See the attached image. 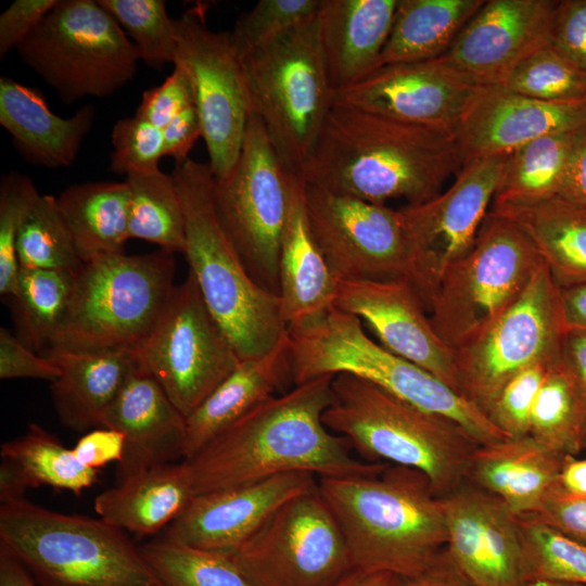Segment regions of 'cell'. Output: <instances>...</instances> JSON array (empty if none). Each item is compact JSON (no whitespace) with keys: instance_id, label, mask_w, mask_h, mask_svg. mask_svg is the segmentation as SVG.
<instances>
[{"instance_id":"obj_42","label":"cell","mask_w":586,"mask_h":586,"mask_svg":"<svg viewBox=\"0 0 586 586\" xmlns=\"http://www.w3.org/2000/svg\"><path fill=\"white\" fill-rule=\"evenodd\" d=\"M20 268L76 271L82 264L56 198L38 194L17 235Z\"/></svg>"},{"instance_id":"obj_17","label":"cell","mask_w":586,"mask_h":586,"mask_svg":"<svg viewBox=\"0 0 586 586\" xmlns=\"http://www.w3.org/2000/svg\"><path fill=\"white\" fill-rule=\"evenodd\" d=\"M304 201L314 238L339 281L410 282V247L399 209L306 182Z\"/></svg>"},{"instance_id":"obj_55","label":"cell","mask_w":586,"mask_h":586,"mask_svg":"<svg viewBox=\"0 0 586 586\" xmlns=\"http://www.w3.org/2000/svg\"><path fill=\"white\" fill-rule=\"evenodd\" d=\"M72 449L84 466L99 470L110 462L122 460L125 436L113 429L97 428L84 434Z\"/></svg>"},{"instance_id":"obj_7","label":"cell","mask_w":586,"mask_h":586,"mask_svg":"<svg viewBox=\"0 0 586 586\" xmlns=\"http://www.w3.org/2000/svg\"><path fill=\"white\" fill-rule=\"evenodd\" d=\"M288 337L293 385L324 374L349 373L456 422L480 444L508 437L459 392L370 339L354 315L334 307L316 320L289 328Z\"/></svg>"},{"instance_id":"obj_53","label":"cell","mask_w":586,"mask_h":586,"mask_svg":"<svg viewBox=\"0 0 586 586\" xmlns=\"http://www.w3.org/2000/svg\"><path fill=\"white\" fill-rule=\"evenodd\" d=\"M58 0H15L0 15V58L16 49Z\"/></svg>"},{"instance_id":"obj_27","label":"cell","mask_w":586,"mask_h":586,"mask_svg":"<svg viewBox=\"0 0 586 586\" xmlns=\"http://www.w3.org/2000/svg\"><path fill=\"white\" fill-rule=\"evenodd\" d=\"M565 458L531 436L507 437L479 445L466 482L497 497L517 517L535 514L556 491Z\"/></svg>"},{"instance_id":"obj_63","label":"cell","mask_w":586,"mask_h":586,"mask_svg":"<svg viewBox=\"0 0 586 586\" xmlns=\"http://www.w3.org/2000/svg\"><path fill=\"white\" fill-rule=\"evenodd\" d=\"M524 586H586L585 584L577 583H564V582H553L545 579H533L525 583Z\"/></svg>"},{"instance_id":"obj_62","label":"cell","mask_w":586,"mask_h":586,"mask_svg":"<svg viewBox=\"0 0 586 586\" xmlns=\"http://www.w3.org/2000/svg\"><path fill=\"white\" fill-rule=\"evenodd\" d=\"M403 578L384 571L354 569L334 586H400Z\"/></svg>"},{"instance_id":"obj_12","label":"cell","mask_w":586,"mask_h":586,"mask_svg":"<svg viewBox=\"0 0 586 586\" xmlns=\"http://www.w3.org/2000/svg\"><path fill=\"white\" fill-rule=\"evenodd\" d=\"M292 176L252 113L237 163L225 177L215 178L213 188L219 221L249 273L278 296Z\"/></svg>"},{"instance_id":"obj_21","label":"cell","mask_w":586,"mask_h":586,"mask_svg":"<svg viewBox=\"0 0 586 586\" xmlns=\"http://www.w3.org/2000/svg\"><path fill=\"white\" fill-rule=\"evenodd\" d=\"M557 2L485 1L441 58L477 85L501 86L521 62L550 43Z\"/></svg>"},{"instance_id":"obj_15","label":"cell","mask_w":586,"mask_h":586,"mask_svg":"<svg viewBox=\"0 0 586 586\" xmlns=\"http://www.w3.org/2000/svg\"><path fill=\"white\" fill-rule=\"evenodd\" d=\"M230 558L253 586H334L354 570L318 486L279 507Z\"/></svg>"},{"instance_id":"obj_28","label":"cell","mask_w":586,"mask_h":586,"mask_svg":"<svg viewBox=\"0 0 586 586\" xmlns=\"http://www.w3.org/2000/svg\"><path fill=\"white\" fill-rule=\"evenodd\" d=\"M399 0H323L320 44L333 91L375 71Z\"/></svg>"},{"instance_id":"obj_13","label":"cell","mask_w":586,"mask_h":586,"mask_svg":"<svg viewBox=\"0 0 586 586\" xmlns=\"http://www.w3.org/2000/svg\"><path fill=\"white\" fill-rule=\"evenodd\" d=\"M133 357L137 367L161 385L186 418L241 362L190 271L173 288Z\"/></svg>"},{"instance_id":"obj_20","label":"cell","mask_w":586,"mask_h":586,"mask_svg":"<svg viewBox=\"0 0 586 586\" xmlns=\"http://www.w3.org/2000/svg\"><path fill=\"white\" fill-rule=\"evenodd\" d=\"M442 500L446 552L457 570L474 586H524L518 517L466 481Z\"/></svg>"},{"instance_id":"obj_57","label":"cell","mask_w":586,"mask_h":586,"mask_svg":"<svg viewBox=\"0 0 586 586\" xmlns=\"http://www.w3.org/2000/svg\"><path fill=\"white\" fill-rule=\"evenodd\" d=\"M561 365L572 383L586 423V332L568 331L565 333Z\"/></svg>"},{"instance_id":"obj_6","label":"cell","mask_w":586,"mask_h":586,"mask_svg":"<svg viewBox=\"0 0 586 586\" xmlns=\"http://www.w3.org/2000/svg\"><path fill=\"white\" fill-rule=\"evenodd\" d=\"M0 546L38 586H165L124 531L25 498L0 504Z\"/></svg>"},{"instance_id":"obj_45","label":"cell","mask_w":586,"mask_h":586,"mask_svg":"<svg viewBox=\"0 0 586 586\" xmlns=\"http://www.w3.org/2000/svg\"><path fill=\"white\" fill-rule=\"evenodd\" d=\"M131 38L148 66L163 68L175 62L177 34L163 0H98Z\"/></svg>"},{"instance_id":"obj_49","label":"cell","mask_w":586,"mask_h":586,"mask_svg":"<svg viewBox=\"0 0 586 586\" xmlns=\"http://www.w3.org/2000/svg\"><path fill=\"white\" fill-rule=\"evenodd\" d=\"M551 366L539 364L523 370L508 381L488 405L486 417L508 437L528 436L531 411Z\"/></svg>"},{"instance_id":"obj_3","label":"cell","mask_w":586,"mask_h":586,"mask_svg":"<svg viewBox=\"0 0 586 586\" xmlns=\"http://www.w3.org/2000/svg\"><path fill=\"white\" fill-rule=\"evenodd\" d=\"M318 489L346 542L354 569L420 575L442 556V497L420 471L384 463L374 473L318 477Z\"/></svg>"},{"instance_id":"obj_40","label":"cell","mask_w":586,"mask_h":586,"mask_svg":"<svg viewBox=\"0 0 586 586\" xmlns=\"http://www.w3.org/2000/svg\"><path fill=\"white\" fill-rule=\"evenodd\" d=\"M528 436L563 457L586 450L584 413L561 361L549 367L537 393Z\"/></svg>"},{"instance_id":"obj_1","label":"cell","mask_w":586,"mask_h":586,"mask_svg":"<svg viewBox=\"0 0 586 586\" xmlns=\"http://www.w3.org/2000/svg\"><path fill=\"white\" fill-rule=\"evenodd\" d=\"M334 374L294 385L265 400L204 445L188 462L195 495L285 472L367 475L385 462L352 455V446L322 419L332 404Z\"/></svg>"},{"instance_id":"obj_48","label":"cell","mask_w":586,"mask_h":586,"mask_svg":"<svg viewBox=\"0 0 586 586\" xmlns=\"http://www.w3.org/2000/svg\"><path fill=\"white\" fill-rule=\"evenodd\" d=\"M112 145L110 168L118 175L158 170L165 156L163 130L136 115L115 123Z\"/></svg>"},{"instance_id":"obj_34","label":"cell","mask_w":586,"mask_h":586,"mask_svg":"<svg viewBox=\"0 0 586 586\" xmlns=\"http://www.w3.org/2000/svg\"><path fill=\"white\" fill-rule=\"evenodd\" d=\"M0 501L24 498L27 488L41 485L80 495L91 487L99 470L84 466L72 448L37 423L1 445Z\"/></svg>"},{"instance_id":"obj_18","label":"cell","mask_w":586,"mask_h":586,"mask_svg":"<svg viewBox=\"0 0 586 586\" xmlns=\"http://www.w3.org/2000/svg\"><path fill=\"white\" fill-rule=\"evenodd\" d=\"M508 154L472 160L449 188L424 203L399 208L410 247V283L426 310L445 271L473 245Z\"/></svg>"},{"instance_id":"obj_5","label":"cell","mask_w":586,"mask_h":586,"mask_svg":"<svg viewBox=\"0 0 586 586\" xmlns=\"http://www.w3.org/2000/svg\"><path fill=\"white\" fill-rule=\"evenodd\" d=\"M186 218L183 254L208 309L241 360L271 351L288 330L278 295L251 277L217 216L214 174L190 157L173 171Z\"/></svg>"},{"instance_id":"obj_51","label":"cell","mask_w":586,"mask_h":586,"mask_svg":"<svg viewBox=\"0 0 586 586\" xmlns=\"http://www.w3.org/2000/svg\"><path fill=\"white\" fill-rule=\"evenodd\" d=\"M550 43L586 72V0L557 2Z\"/></svg>"},{"instance_id":"obj_8","label":"cell","mask_w":586,"mask_h":586,"mask_svg":"<svg viewBox=\"0 0 586 586\" xmlns=\"http://www.w3.org/2000/svg\"><path fill=\"white\" fill-rule=\"evenodd\" d=\"M175 260L163 250L95 257L75 271L64 321L48 351L135 352L175 286Z\"/></svg>"},{"instance_id":"obj_32","label":"cell","mask_w":586,"mask_h":586,"mask_svg":"<svg viewBox=\"0 0 586 586\" xmlns=\"http://www.w3.org/2000/svg\"><path fill=\"white\" fill-rule=\"evenodd\" d=\"M195 496L191 469L181 460L152 467L99 494L100 519L124 531L152 535L173 523Z\"/></svg>"},{"instance_id":"obj_26","label":"cell","mask_w":586,"mask_h":586,"mask_svg":"<svg viewBox=\"0 0 586 586\" xmlns=\"http://www.w3.org/2000/svg\"><path fill=\"white\" fill-rule=\"evenodd\" d=\"M339 282L311 232L303 179L293 174L279 252V298L288 329L333 309Z\"/></svg>"},{"instance_id":"obj_22","label":"cell","mask_w":586,"mask_h":586,"mask_svg":"<svg viewBox=\"0 0 586 586\" xmlns=\"http://www.w3.org/2000/svg\"><path fill=\"white\" fill-rule=\"evenodd\" d=\"M334 307L364 320L384 348L458 392L455 352L435 332L409 281H340Z\"/></svg>"},{"instance_id":"obj_10","label":"cell","mask_w":586,"mask_h":586,"mask_svg":"<svg viewBox=\"0 0 586 586\" xmlns=\"http://www.w3.org/2000/svg\"><path fill=\"white\" fill-rule=\"evenodd\" d=\"M544 262L511 220L487 213L471 249L443 275L429 306L454 352L486 332L521 297Z\"/></svg>"},{"instance_id":"obj_52","label":"cell","mask_w":586,"mask_h":586,"mask_svg":"<svg viewBox=\"0 0 586 586\" xmlns=\"http://www.w3.org/2000/svg\"><path fill=\"white\" fill-rule=\"evenodd\" d=\"M60 375V368L49 356H39L3 327L0 329V378L41 379L50 382Z\"/></svg>"},{"instance_id":"obj_24","label":"cell","mask_w":586,"mask_h":586,"mask_svg":"<svg viewBox=\"0 0 586 586\" xmlns=\"http://www.w3.org/2000/svg\"><path fill=\"white\" fill-rule=\"evenodd\" d=\"M586 125V103L538 101L504 86H482L475 92L453 137L461 164L509 153L547 133Z\"/></svg>"},{"instance_id":"obj_31","label":"cell","mask_w":586,"mask_h":586,"mask_svg":"<svg viewBox=\"0 0 586 586\" xmlns=\"http://www.w3.org/2000/svg\"><path fill=\"white\" fill-rule=\"evenodd\" d=\"M60 368L51 382L52 402L61 422L85 432L103 426L104 417L136 369L132 352L48 351Z\"/></svg>"},{"instance_id":"obj_16","label":"cell","mask_w":586,"mask_h":586,"mask_svg":"<svg viewBox=\"0 0 586 586\" xmlns=\"http://www.w3.org/2000/svg\"><path fill=\"white\" fill-rule=\"evenodd\" d=\"M174 64L191 79L202 138L216 179L225 177L240 155L252 114L241 53L231 31L212 30L206 4H195L175 18Z\"/></svg>"},{"instance_id":"obj_29","label":"cell","mask_w":586,"mask_h":586,"mask_svg":"<svg viewBox=\"0 0 586 586\" xmlns=\"http://www.w3.org/2000/svg\"><path fill=\"white\" fill-rule=\"evenodd\" d=\"M85 104L68 118L52 113L40 91L10 77L0 78V124L26 162L46 168L71 166L94 120Z\"/></svg>"},{"instance_id":"obj_14","label":"cell","mask_w":586,"mask_h":586,"mask_svg":"<svg viewBox=\"0 0 586 586\" xmlns=\"http://www.w3.org/2000/svg\"><path fill=\"white\" fill-rule=\"evenodd\" d=\"M565 333L559 286L543 263L514 305L455 351L458 392L485 413L513 377L535 365L560 362Z\"/></svg>"},{"instance_id":"obj_25","label":"cell","mask_w":586,"mask_h":586,"mask_svg":"<svg viewBox=\"0 0 586 586\" xmlns=\"http://www.w3.org/2000/svg\"><path fill=\"white\" fill-rule=\"evenodd\" d=\"M102 428L125 436L116 484L152 467L183 460L186 417L161 385L138 367L107 410Z\"/></svg>"},{"instance_id":"obj_38","label":"cell","mask_w":586,"mask_h":586,"mask_svg":"<svg viewBox=\"0 0 586 586\" xmlns=\"http://www.w3.org/2000/svg\"><path fill=\"white\" fill-rule=\"evenodd\" d=\"M129 190V239L156 244L161 250L183 253L184 211L175 178L161 169L126 176Z\"/></svg>"},{"instance_id":"obj_30","label":"cell","mask_w":586,"mask_h":586,"mask_svg":"<svg viewBox=\"0 0 586 586\" xmlns=\"http://www.w3.org/2000/svg\"><path fill=\"white\" fill-rule=\"evenodd\" d=\"M292 382L288 330L268 353L243 359L186 418L183 460Z\"/></svg>"},{"instance_id":"obj_36","label":"cell","mask_w":586,"mask_h":586,"mask_svg":"<svg viewBox=\"0 0 586 586\" xmlns=\"http://www.w3.org/2000/svg\"><path fill=\"white\" fill-rule=\"evenodd\" d=\"M484 0H399L379 67L444 54Z\"/></svg>"},{"instance_id":"obj_44","label":"cell","mask_w":586,"mask_h":586,"mask_svg":"<svg viewBox=\"0 0 586 586\" xmlns=\"http://www.w3.org/2000/svg\"><path fill=\"white\" fill-rule=\"evenodd\" d=\"M501 86L543 102L586 103V72L551 43L521 62Z\"/></svg>"},{"instance_id":"obj_19","label":"cell","mask_w":586,"mask_h":586,"mask_svg":"<svg viewBox=\"0 0 586 586\" xmlns=\"http://www.w3.org/2000/svg\"><path fill=\"white\" fill-rule=\"evenodd\" d=\"M480 87L437 56L381 66L336 90L333 104L453 133Z\"/></svg>"},{"instance_id":"obj_39","label":"cell","mask_w":586,"mask_h":586,"mask_svg":"<svg viewBox=\"0 0 586 586\" xmlns=\"http://www.w3.org/2000/svg\"><path fill=\"white\" fill-rule=\"evenodd\" d=\"M74 278L71 270L20 268L13 301L22 342L33 351L50 348L66 316Z\"/></svg>"},{"instance_id":"obj_54","label":"cell","mask_w":586,"mask_h":586,"mask_svg":"<svg viewBox=\"0 0 586 586\" xmlns=\"http://www.w3.org/2000/svg\"><path fill=\"white\" fill-rule=\"evenodd\" d=\"M530 515L586 546V497L553 492L542 508Z\"/></svg>"},{"instance_id":"obj_61","label":"cell","mask_w":586,"mask_h":586,"mask_svg":"<svg viewBox=\"0 0 586 586\" xmlns=\"http://www.w3.org/2000/svg\"><path fill=\"white\" fill-rule=\"evenodd\" d=\"M0 586H38L27 570L0 546Z\"/></svg>"},{"instance_id":"obj_47","label":"cell","mask_w":586,"mask_h":586,"mask_svg":"<svg viewBox=\"0 0 586 586\" xmlns=\"http://www.w3.org/2000/svg\"><path fill=\"white\" fill-rule=\"evenodd\" d=\"M323 0H259L231 31L240 53L254 49L317 15Z\"/></svg>"},{"instance_id":"obj_56","label":"cell","mask_w":586,"mask_h":586,"mask_svg":"<svg viewBox=\"0 0 586 586\" xmlns=\"http://www.w3.org/2000/svg\"><path fill=\"white\" fill-rule=\"evenodd\" d=\"M165 156L175 160L176 165L189 158L196 140L202 138V127L196 104H192L176 115L163 129Z\"/></svg>"},{"instance_id":"obj_35","label":"cell","mask_w":586,"mask_h":586,"mask_svg":"<svg viewBox=\"0 0 586 586\" xmlns=\"http://www.w3.org/2000/svg\"><path fill=\"white\" fill-rule=\"evenodd\" d=\"M82 263L123 253L129 240V190L125 181L73 184L56 198Z\"/></svg>"},{"instance_id":"obj_50","label":"cell","mask_w":586,"mask_h":586,"mask_svg":"<svg viewBox=\"0 0 586 586\" xmlns=\"http://www.w3.org/2000/svg\"><path fill=\"white\" fill-rule=\"evenodd\" d=\"M195 104V94L190 77L178 64L171 74L157 87L145 90L135 113L160 129L186 107Z\"/></svg>"},{"instance_id":"obj_37","label":"cell","mask_w":586,"mask_h":586,"mask_svg":"<svg viewBox=\"0 0 586 586\" xmlns=\"http://www.w3.org/2000/svg\"><path fill=\"white\" fill-rule=\"evenodd\" d=\"M585 126L544 135L509 152L493 203L558 195L571 152Z\"/></svg>"},{"instance_id":"obj_58","label":"cell","mask_w":586,"mask_h":586,"mask_svg":"<svg viewBox=\"0 0 586 586\" xmlns=\"http://www.w3.org/2000/svg\"><path fill=\"white\" fill-rule=\"evenodd\" d=\"M558 196L586 208V126L573 146Z\"/></svg>"},{"instance_id":"obj_59","label":"cell","mask_w":586,"mask_h":586,"mask_svg":"<svg viewBox=\"0 0 586 586\" xmlns=\"http://www.w3.org/2000/svg\"><path fill=\"white\" fill-rule=\"evenodd\" d=\"M400 586H474L454 565L446 548L438 560L418 576L403 579Z\"/></svg>"},{"instance_id":"obj_41","label":"cell","mask_w":586,"mask_h":586,"mask_svg":"<svg viewBox=\"0 0 586 586\" xmlns=\"http://www.w3.org/2000/svg\"><path fill=\"white\" fill-rule=\"evenodd\" d=\"M165 586H253L229 555L206 550L166 536L140 547Z\"/></svg>"},{"instance_id":"obj_11","label":"cell","mask_w":586,"mask_h":586,"mask_svg":"<svg viewBox=\"0 0 586 586\" xmlns=\"http://www.w3.org/2000/svg\"><path fill=\"white\" fill-rule=\"evenodd\" d=\"M16 50L67 104L113 94L133 78L140 61L132 41L98 0H58Z\"/></svg>"},{"instance_id":"obj_23","label":"cell","mask_w":586,"mask_h":586,"mask_svg":"<svg viewBox=\"0 0 586 586\" xmlns=\"http://www.w3.org/2000/svg\"><path fill=\"white\" fill-rule=\"evenodd\" d=\"M317 486L315 474L294 471L199 494L166 527L164 536L230 556L279 507Z\"/></svg>"},{"instance_id":"obj_60","label":"cell","mask_w":586,"mask_h":586,"mask_svg":"<svg viewBox=\"0 0 586 586\" xmlns=\"http://www.w3.org/2000/svg\"><path fill=\"white\" fill-rule=\"evenodd\" d=\"M559 303L565 331L586 332V282L559 288Z\"/></svg>"},{"instance_id":"obj_33","label":"cell","mask_w":586,"mask_h":586,"mask_svg":"<svg viewBox=\"0 0 586 586\" xmlns=\"http://www.w3.org/2000/svg\"><path fill=\"white\" fill-rule=\"evenodd\" d=\"M491 213L514 222L531 240L559 288L586 282V208L561 196L492 203Z\"/></svg>"},{"instance_id":"obj_9","label":"cell","mask_w":586,"mask_h":586,"mask_svg":"<svg viewBox=\"0 0 586 586\" xmlns=\"http://www.w3.org/2000/svg\"><path fill=\"white\" fill-rule=\"evenodd\" d=\"M241 59L252 113L262 120L284 167L298 174L333 104L319 13L242 52Z\"/></svg>"},{"instance_id":"obj_4","label":"cell","mask_w":586,"mask_h":586,"mask_svg":"<svg viewBox=\"0 0 586 586\" xmlns=\"http://www.w3.org/2000/svg\"><path fill=\"white\" fill-rule=\"evenodd\" d=\"M332 392L323 422L365 461L418 470L440 497L466 481L471 457L481 444L462 426L354 374H334Z\"/></svg>"},{"instance_id":"obj_2","label":"cell","mask_w":586,"mask_h":586,"mask_svg":"<svg viewBox=\"0 0 586 586\" xmlns=\"http://www.w3.org/2000/svg\"><path fill=\"white\" fill-rule=\"evenodd\" d=\"M461 167L449 131L332 104L298 175L367 202L417 205L436 196Z\"/></svg>"},{"instance_id":"obj_46","label":"cell","mask_w":586,"mask_h":586,"mask_svg":"<svg viewBox=\"0 0 586 586\" xmlns=\"http://www.w3.org/2000/svg\"><path fill=\"white\" fill-rule=\"evenodd\" d=\"M39 192L33 180L11 171L0 183V294L14 298L17 293L20 264L16 241L21 226Z\"/></svg>"},{"instance_id":"obj_43","label":"cell","mask_w":586,"mask_h":586,"mask_svg":"<svg viewBox=\"0 0 586 586\" xmlns=\"http://www.w3.org/2000/svg\"><path fill=\"white\" fill-rule=\"evenodd\" d=\"M525 583L586 585V546L533 515L518 517Z\"/></svg>"}]
</instances>
